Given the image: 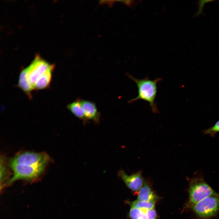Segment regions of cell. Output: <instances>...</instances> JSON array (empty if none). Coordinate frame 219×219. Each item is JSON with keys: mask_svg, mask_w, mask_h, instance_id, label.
<instances>
[{"mask_svg": "<svg viewBox=\"0 0 219 219\" xmlns=\"http://www.w3.org/2000/svg\"><path fill=\"white\" fill-rule=\"evenodd\" d=\"M49 160L44 153L25 152L17 155L10 161L13 174L8 185L19 179L34 180L43 173Z\"/></svg>", "mask_w": 219, "mask_h": 219, "instance_id": "1", "label": "cell"}, {"mask_svg": "<svg viewBox=\"0 0 219 219\" xmlns=\"http://www.w3.org/2000/svg\"><path fill=\"white\" fill-rule=\"evenodd\" d=\"M128 76L136 83L138 89L137 96L130 100L129 103H131L140 99L145 100L149 103L154 113H158L155 100L157 93V84L162 78H157L151 80L146 77L144 78L138 79L129 74Z\"/></svg>", "mask_w": 219, "mask_h": 219, "instance_id": "2", "label": "cell"}, {"mask_svg": "<svg viewBox=\"0 0 219 219\" xmlns=\"http://www.w3.org/2000/svg\"><path fill=\"white\" fill-rule=\"evenodd\" d=\"M215 192L201 176H194L189 180V199L184 210L190 209L194 205Z\"/></svg>", "mask_w": 219, "mask_h": 219, "instance_id": "3", "label": "cell"}, {"mask_svg": "<svg viewBox=\"0 0 219 219\" xmlns=\"http://www.w3.org/2000/svg\"><path fill=\"white\" fill-rule=\"evenodd\" d=\"M197 219H209L219 213V193L215 192L193 206L190 209Z\"/></svg>", "mask_w": 219, "mask_h": 219, "instance_id": "4", "label": "cell"}, {"mask_svg": "<svg viewBox=\"0 0 219 219\" xmlns=\"http://www.w3.org/2000/svg\"><path fill=\"white\" fill-rule=\"evenodd\" d=\"M53 65L36 56L30 64L24 68L27 80L33 90L34 86L39 78Z\"/></svg>", "mask_w": 219, "mask_h": 219, "instance_id": "5", "label": "cell"}, {"mask_svg": "<svg viewBox=\"0 0 219 219\" xmlns=\"http://www.w3.org/2000/svg\"><path fill=\"white\" fill-rule=\"evenodd\" d=\"M119 175L126 186L132 191L139 190L144 184L143 179L140 171L128 175L124 171L120 170Z\"/></svg>", "mask_w": 219, "mask_h": 219, "instance_id": "6", "label": "cell"}, {"mask_svg": "<svg viewBox=\"0 0 219 219\" xmlns=\"http://www.w3.org/2000/svg\"><path fill=\"white\" fill-rule=\"evenodd\" d=\"M81 103L85 115V120H92L96 122L99 121L100 117L95 104L91 101L81 100Z\"/></svg>", "mask_w": 219, "mask_h": 219, "instance_id": "7", "label": "cell"}, {"mask_svg": "<svg viewBox=\"0 0 219 219\" xmlns=\"http://www.w3.org/2000/svg\"><path fill=\"white\" fill-rule=\"evenodd\" d=\"M54 68V65L53 64L39 78L34 86V90H40L49 87L51 82Z\"/></svg>", "mask_w": 219, "mask_h": 219, "instance_id": "8", "label": "cell"}, {"mask_svg": "<svg viewBox=\"0 0 219 219\" xmlns=\"http://www.w3.org/2000/svg\"><path fill=\"white\" fill-rule=\"evenodd\" d=\"M157 197L150 186L145 182L139 190L137 200L147 201L156 202Z\"/></svg>", "mask_w": 219, "mask_h": 219, "instance_id": "9", "label": "cell"}, {"mask_svg": "<svg viewBox=\"0 0 219 219\" xmlns=\"http://www.w3.org/2000/svg\"><path fill=\"white\" fill-rule=\"evenodd\" d=\"M67 108L76 117L80 119L85 120L81 100L78 99L68 104Z\"/></svg>", "mask_w": 219, "mask_h": 219, "instance_id": "10", "label": "cell"}, {"mask_svg": "<svg viewBox=\"0 0 219 219\" xmlns=\"http://www.w3.org/2000/svg\"><path fill=\"white\" fill-rule=\"evenodd\" d=\"M17 86L29 97H31V92L33 89L27 80L26 72L24 69L20 73Z\"/></svg>", "mask_w": 219, "mask_h": 219, "instance_id": "11", "label": "cell"}, {"mask_svg": "<svg viewBox=\"0 0 219 219\" xmlns=\"http://www.w3.org/2000/svg\"><path fill=\"white\" fill-rule=\"evenodd\" d=\"M155 202L147 201L137 200L130 202L131 207L148 210L152 209L155 207Z\"/></svg>", "mask_w": 219, "mask_h": 219, "instance_id": "12", "label": "cell"}, {"mask_svg": "<svg viewBox=\"0 0 219 219\" xmlns=\"http://www.w3.org/2000/svg\"><path fill=\"white\" fill-rule=\"evenodd\" d=\"M146 210L131 207L129 211V216L131 219H147Z\"/></svg>", "mask_w": 219, "mask_h": 219, "instance_id": "13", "label": "cell"}, {"mask_svg": "<svg viewBox=\"0 0 219 219\" xmlns=\"http://www.w3.org/2000/svg\"><path fill=\"white\" fill-rule=\"evenodd\" d=\"M203 132L204 134H209L211 136H213L216 133L219 132V120L213 126L205 130Z\"/></svg>", "mask_w": 219, "mask_h": 219, "instance_id": "14", "label": "cell"}, {"mask_svg": "<svg viewBox=\"0 0 219 219\" xmlns=\"http://www.w3.org/2000/svg\"><path fill=\"white\" fill-rule=\"evenodd\" d=\"M211 0H200L198 2V10L196 13L194 15V17L198 16L202 14L203 12V9L204 5L207 3L212 2Z\"/></svg>", "mask_w": 219, "mask_h": 219, "instance_id": "15", "label": "cell"}, {"mask_svg": "<svg viewBox=\"0 0 219 219\" xmlns=\"http://www.w3.org/2000/svg\"><path fill=\"white\" fill-rule=\"evenodd\" d=\"M146 214L147 219H156L157 217L156 212L154 209L146 210Z\"/></svg>", "mask_w": 219, "mask_h": 219, "instance_id": "16", "label": "cell"}, {"mask_svg": "<svg viewBox=\"0 0 219 219\" xmlns=\"http://www.w3.org/2000/svg\"><path fill=\"white\" fill-rule=\"evenodd\" d=\"M121 2L124 4H126L129 6H132V5H134L136 2H134L135 1L133 0H124V1H119Z\"/></svg>", "mask_w": 219, "mask_h": 219, "instance_id": "17", "label": "cell"}]
</instances>
